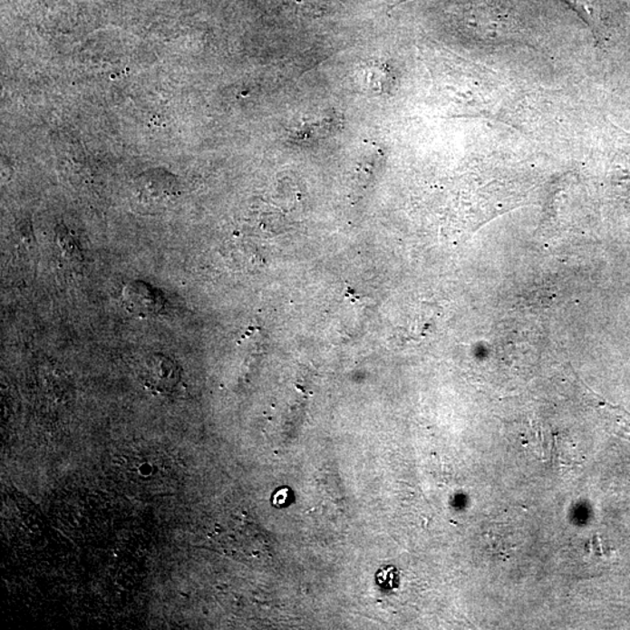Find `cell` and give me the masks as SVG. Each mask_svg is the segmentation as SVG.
<instances>
[{"instance_id":"6da1fadb","label":"cell","mask_w":630,"mask_h":630,"mask_svg":"<svg viewBox=\"0 0 630 630\" xmlns=\"http://www.w3.org/2000/svg\"><path fill=\"white\" fill-rule=\"evenodd\" d=\"M123 303L125 307L135 315H153L162 311L165 306V298L158 288L136 280L125 286Z\"/></svg>"},{"instance_id":"7a4b0ae2","label":"cell","mask_w":630,"mask_h":630,"mask_svg":"<svg viewBox=\"0 0 630 630\" xmlns=\"http://www.w3.org/2000/svg\"><path fill=\"white\" fill-rule=\"evenodd\" d=\"M144 381L146 387L157 393L172 392L180 381V369L169 357L154 354L146 362Z\"/></svg>"},{"instance_id":"3957f363","label":"cell","mask_w":630,"mask_h":630,"mask_svg":"<svg viewBox=\"0 0 630 630\" xmlns=\"http://www.w3.org/2000/svg\"><path fill=\"white\" fill-rule=\"evenodd\" d=\"M56 242H58L61 250L67 257L76 259V261L82 258L79 246H77L72 235H69L66 228L63 226L56 228Z\"/></svg>"},{"instance_id":"277c9868","label":"cell","mask_w":630,"mask_h":630,"mask_svg":"<svg viewBox=\"0 0 630 630\" xmlns=\"http://www.w3.org/2000/svg\"><path fill=\"white\" fill-rule=\"evenodd\" d=\"M288 499V489H280L277 491V493L275 494L274 496V504L275 506H283V504H286Z\"/></svg>"}]
</instances>
